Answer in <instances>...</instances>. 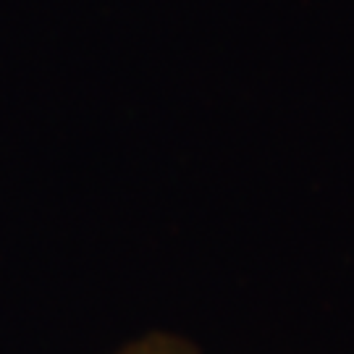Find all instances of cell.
Here are the masks:
<instances>
[{
  "label": "cell",
  "instance_id": "1",
  "mask_svg": "<svg viewBox=\"0 0 354 354\" xmlns=\"http://www.w3.org/2000/svg\"><path fill=\"white\" fill-rule=\"evenodd\" d=\"M115 354H203L197 349V344L189 339L178 336V333H165V330H152L140 339L129 342L121 346Z\"/></svg>",
  "mask_w": 354,
  "mask_h": 354
}]
</instances>
